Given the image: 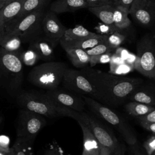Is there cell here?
Returning a JSON list of instances; mask_svg holds the SVG:
<instances>
[{"label": "cell", "mask_w": 155, "mask_h": 155, "mask_svg": "<svg viewBox=\"0 0 155 155\" xmlns=\"http://www.w3.org/2000/svg\"><path fill=\"white\" fill-rule=\"evenodd\" d=\"M129 15L140 25L153 27L155 24V0H134Z\"/></svg>", "instance_id": "obj_10"}, {"label": "cell", "mask_w": 155, "mask_h": 155, "mask_svg": "<svg viewBox=\"0 0 155 155\" xmlns=\"http://www.w3.org/2000/svg\"><path fill=\"white\" fill-rule=\"evenodd\" d=\"M47 124L44 116L35 112L21 108L16 122V137L34 143L39 132Z\"/></svg>", "instance_id": "obj_7"}, {"label": "cell", "mask_w": 155, "mask_h": 155, "mask_svg": "<svg viewBox=\"0 0 155 155\" xmlns=\"http://www.w3.org/2000/svg\"><path fill=\"white\" fill-rule=\"evenodd\" d=\"M140 125L145 130L154 133L155 134V122L149 123V122H139Z\"/></svg>", "instance_id": "obj_41"}, {"label": "cell", "mask_w": 155, "mask_h": 155, "mask_svg": "<svg viewBox=\"0 0 155 155\" xmlns=\"http://www.w3.org/2000/svg\"><path fill=\"white\" fill-rule=\"evenodd\" d=\"M133 147H134V150H135V151H136V153H137V155H147V154H145V153H143L142 151L139 150L136 147V145L133 146Z\"/></svg>", "instance_id": "obj_44"}, {"label": "cell", "mask_w": 155, "mask_h": 155, "mask_svg": "<svg viewBox=\"0 0 155 155\" xmlns=\"http://www.w3.org/2000/svg\"><path fill=\"white\" fill-rule=\"evenodd\" d=\"M139 122H155V108L147 114L137 117Z\"/></svg>", "instance_id": "obj_38"}, {"label": "cell", "mask_w": 155, "mask_h": 155, "mask_svg": "<svg viewBox=\"0 0 155 155\" xmlns=\"http://www.w3.org/2000/svg\"><path fill=\"white\" fill-rule=\"evenodd\" d=\"M134 68L148 78L155 79V41L151 33L142 36L136 44Z\"/></svg>", "instance_id": "obj_6"}, {"label": "cell", "mask_w": 155, "mask_h": 155, "mask_svg": "<svg viewBox=\"0 0 155 155\" xmlns=\"http://www.w3.org/2000/svg\"><path fill=\"white\" fill-rule=\"evenodd\" d=\"M154 108V106L134 101H130L125 105V109L127 113L129 115L136 117L144 116Z\"/></svg>", "instance_id": "obj_25"}, {"label": "cell", "mask_w": 155, "mask_h": 155, "mask_svg": "<svg viewBox=\"0 0 155 155\" xmlns=\"http://www.w3.org/2000/svg\"><path fill=\"white\" fill-rule=\"evenodd\" d=\"M131 155H137L133 147H131Z\"/></svg>", "instance_id": "obj_46"}, {"label": "cell", "mask_w": 155, "mask_h": 155, "mask_svg": "<svg viewBox=\"0 0 155 155\" xmlns=\"http://www.w3.org/2000/svg\"><path fill=\"white\" fill-rule=\"evenodd\" d=\"M112 54L111 52L104 53L98 56H90V67L95 66L97 64H106L110 63Z\"/></svg>", "instance_id": "obj_31"}, {"label": "cell", "mask_w": 155, "mask_h": 155, "mask_svg": "<svg viewBox=\"0 0 155 155\" xmlns=\"http://www.w3.org/2000/svg\"><path fill=\"white\" fill-rule=\"evenodd\" d=\"M0 46L8 51L19 54L21 46V39L8 33L5 29V26H0Z\"/></svg>", "instance_id": "obj_19"}, {"label": "cell", "mask_w": 155, "mask_h": 155, "mask_svg": "<svg viewBox=\"0 0 155 155\" xmlns=\"http://www.w3.org/2000/svg\"><path fill=\"white\" fill-rule=\"evenodd\" d=\"M98 34L92 32L82 25L67 28L62 39L66 41H76L97 36Z\"/></svg>", "instance_id": "obj_23"}, {"label": "cell", "mask_w": 155, "mask_h": 155, "mask_svg": "<svg viewBox=\"0 0 155 155\" xmlns=\"http://www.w3.org/2000/svg\"><path fill=\"white\" fill-rule=\"evenodd\" d=\"M99 155H124V148L120 150L113 151L107 147L101 145Z\"/></svg>", "instance_id": "obj_37"}, {"label": "cell", "mask_w": 155, "mask_h": 155, "mask_svg": "<svg viewBox=\"0 0 155 155\" xmlns=\"http://www.w3.org/2000/svg\"><path fill=\"white\" fill-rule=\"evenodd\" d=\"M113 50L109 47V45L105 42V40L102 42L98 44L94 47L88 49L86 51L87 53L90 56H98L104 53L111 52Z\"/></svg>", "instance_id": "obj_30"}, {"label": "cell", "mask_w": 155, "mask_h": 155, "mask_svg": "<svg viewBox=\"0 0 155 155\" xmlns=\"http://www.w3.org/2000/svg\"><path fill=\"white\" fill-rule=\"evenodd\" d=\"M71 64L76 68H83L87 67L90 62V56L85 50L76 48L63 47Z\"/></svg>", "instance_id": "obj_21"}, {"label": "cell", "mask_w": 155, "mask_h": 155, "mask_svg": "<svg viewBox=\"0 0 155 155\" xmlns=\"http://www.w3.org/2000/svg\"><path fill=\"white\" fill-rule=\"evenodd\" d=\"M48 1L49 0H26L19 13L15 19L21 18L33 11L44 8Z\"/></svg>", "instance_id": "obj_27"}, {"label": "cell", "mask_w": 155, "mask_h": 155, "mask_svg": "<svg viewBox=\"0 0 155 155\" xmlns=\"http://www.w3.org/2000/svg\"><path fill=\"white\" fill-rule=\"evenodd\" d=\"M83 134V155H99L101 144L91 131L82 122H78Z\"/></svg>", "instance_id": "obj_15"}, {"label": "cell", "mask_w": 155, "mask_h": 155, "mask_svg": "<svg viewBox=\"0 0 155 155\" xmlns=\"http://www.w3.org/2000/svg\"><path fill=\"white\" fill-rule=\"evenodd\" d=\"M87 127L91 131L101 145L116 151L124 148L116 136L96 119L88 114Z\"/></svg>", "instance_id": "obj_12"}, {"label": "cell", "mask_w": 155, "mask_h": 155, "mask_svg": "<svg viewBox=\"0 0 155 155\" xmlns=\"http://www.w3.org/2000/svg\"><path fill=\"white\" fill-rule=\"evenodd\" d=\"M88 10L107 25L115 27L113 22L114 5L113 3L94 7H88Z\"/></svg>", "instance_id": "obj_22"}, {"label": "cell", "mask_w": 155, "mask_h": 155, "mask_svg": "<svg viewBox=\"0 0 155 155\" xmlns=\"http://www.w3.org/2000/svg\"><path fill=\"white\" fill-rule=\"evenodd\" d=\"M45 93L56 105L67 107L79 112L85 111L86 104L79 94L58 88L47 90Z\"/></svg>", "instance_id": "obj_11"}, {"label": "cell", "mask_w": 155, "mask_h": 155, "mask_svg": "<svg viewBox=\"0 0 155 155\" xmlns=\"http://www.w3.org/2000/svg\"><path fill=\"white\" fill-rule=\"evenodd\" d=\"M13 0H0V8Z\"/></svg>", "instance_id": "obj_43"}, {"label": "cell", "mask_w": 155, "mask_h": 155, "mask_svg": "<svg viewBox=\"0 0 155 155\" xmlns=\"http://www.w3.org/2000/svg\"><path fill=\"white\" fill-rule=\"evenodd\" d=\"M134 0H117L114 3H113L116 5H120L128 9H130L131 4Z\"/></svg>", "instance_id": "obj_40"}, {"label": "cell", "mask_w": 155, "mask_h": 155, "mask_svg": "<svg viewBox=\"0 0 155 155\" xmlns=\"http://www.w3.org/2000/svg\"><path fill=\"white\" fill-rule=\"evenodd\" d=\"M42 155H64L61 149L56 144H52L48 147Z\"/></svg>", "instance_id": "obj_35"}, {"label": "cell", "mask_w": 155, "mask_h": 155, "mask_svg": "<svg viewBox=\"0 0 155 155\" xmlns=\"http://www.w3.org/2000/svg\"><path fill=\"white\" fill-rule=\"evenodd\" d=\"M128 100L155 107V90L142 85L129 96Z\"/></svg>", "instance_id": "obj_18"}, {"label": "cell", "mask_w": 155, "mask_h": 155, "mask_svg": "<svg viewBox=\"0 0 155 155\" xmlns=\"http://www.w3.org/2000/svg\"><path fill=\"white\" fill-rule=\"evenodd\" d=\"M81 71L95 88L98 102L107 106L122 104L143 82L141 78L115 75L91 67H84Z\"/></svg>", "instance_id": "obj_1"}, {"label": "cell", "mask_w": 155, "mask_h": 155, "mask_svg": "<svg viewBox=\"0 0 155 155\" xmlns=\"http://www.w3.org/2000/svg\"><path fill=\"white\" fill-rule=\"evenodd\" d=\"M41 28L44 35L56 45L63 38L67 28L60 22L56 13L50 10L44 13L41 21Z\"/></svg>", "instance_id": "obj_13"}, {"label": "cell", "mask_w": 155, "mask_h": 155, "mask_svg": "<svg viewBox=\"0 0 155 155\" xmlns=\"http://www.w3.org/2000/svg\"><path fill=\"white\" fill-rule=\"evenodd\" d=\"M2 120H3V117L2 116H0V125H1Z\"/></svg>", "instance_id": "obj_47"}, {"label": "cell", "mask_w": 155, "mask_h": 155, "mask_svg": "<svg viewBox=\"0 0 155 155\" xmlns=\"http://www.w3.org/2000/svg\"><path fill=\"white\" fill-rule=\"evenodd\" d=\"M23 64L19 54L0 47V88L16 97L22 91Z\"/></svg>", "instance_id": "obj_2"}, {"label": "cell", "mask_w": 155, "mask_h": 155, "mask_svg": "<svg viewBox=\"0 0 155 155\" xmlns=\"http://www.w3.org/2000/svg\"><path fill=\"white\" fill-rule=\"evenodd\" d=\"M105 35L98 34L96 36L76 41H66L63 39H61L59 41V43L62 48H76L87 50L104 41L105 40Z\"/></svg>", "instance_id": "obj_20"}, {"label": "cell", "mask_w": 155, "mask_h": 155, "mask_svg": "<svg viewBox=\"0 0 155 155\" xmlns=\"http://www.w3.org/2000/svg\"><path fill=\"white\" fill-rule=\"evenodd\" d=\"M96 28L99 31V34L100 35H109L116 31H118L119 30L115 27H112L104 23L100 24H99Z\"/></svg>", "instance_id": "obj_34"}, {"label": "cell", "mask_w": 155, "mask_h": 155, "mask_svg": "<svg viewBox=\"0 0 155 155\" xmlns=\"http://www.w3.org/2000/svg\"><path fill=\"white\" fill-rule=\"evenodd\" d=\"M151 155H155V151H154V152H153Z\"/></svg>", "instance_id": "obj_49"}, {"label": "cell", "mask_w": 155, "mask_h": 155, "mask_svg": "<svg viewBox=\"0 0 155 155\" xmlns=\"http://www.w3.org/2000/svg\"><path fill=\"white\" fill-rule=\"evenodd\" d=\"M116 1H117V0H112V2H113V3H114Z\"/></svg>", "instance_id": "obj_48"}, {"label": "cell", "mask_w": 155, "mask_h": 155, "mask_svg": "<svg viewBox=\"0 0 155 155\" xmlns=\"http://www.w3.org/2000/svg\"><path fill=\"white\" fill-rule=\"evenodd\" d=\"M88 5V7H99L107 4H109L112 2V0H85Z\"/></svg>", "instance_id": "obj_39"}, {"label": "cell", "mask_w": 155, "mask_h": 155, "mask_svg": "<svg viewBox=\"0 0 155 155\" xmlns=\"http://www.w3.org/2000/svg\"><path fill=\"white\" fill-rule=\"evenodd\" d=\"M81 155H83V154H81Z\"/></svg>", "instance_id": "obj_50"}, {"label": "cell", "mask_w": 155, "mask_h": 155, "mask_svg": "<svg viewBox=\"0 0 155 155\" xmlns=\"http://www.w3.org/2000/svg\"><path fill=\"white\" fill-rule=\"evenodd\" d=\"M134 68L133 66L126 63L125 62L117 66L111 71L109 72L115 75H125L131 72Z\"/></svg>", "instance_id": "obj_32"}, {"label": "cell", "mask_w": 155, "mask_h": 155, "mask_svg": "<svg viewBox=\"0 0 155 155\" xmlns=\"http://www.w3.org/2000/svg\"><path fill=\"white\" fill-rule=\"evenodd\" d=\"M33 145V143L16 137L12 147L15 150V155H35Z\"/></svg>", "instance_id": "obj_26"}, {"label": "cell", "mask_w": 155, "mask_h": 155, "mask_svg": "<svg viewBox=\"0 0 155 155\" xmlns=\"http://www.w3.org/2000/svg\"><path fill=\"white\" fill-rule=\"evenodd\" d=\"M10 139L8 136L1 135L0 136V151L8 152L10 151L12 149V147H10Z\"/></svg>", "instance_id": "obj_36"}, {"label": "cell", "mask_w": 155, "mask_h": 155, "mask_svg": "<svg viewBox=\"0 0 155 155\" xmlns=\"http://www.w3.org/2000/svg\"><path fill=\"white\" fill-rule=\"evenodd\" d=\"M44 8L33 11L21 18L16 19L11 25L6 24L5 30L21 39H31L37 36V33L41 28V21L44 15Z\"/></svg>", "instance_id": "obj_8"}, {"label": "cell", "mask_w": 155, "mask_h": 155, "mask_svg": "<svg viewBox=\"0 0 155 155\" xmlns=\"http://www.w3.org/2000/svg\"><path fill=\"white\" fill-rule=\"evenodd\" d=\"M15 99L21 108L35 112L48 118L59 117L56 105L45 93L22 90Z\"/></svg>", "instance_id": "obj_5"}, {"label": "cell", "mask_w": 155, "mask_h": 155, "mask_svg": "<svg viewBox=\"0 0 155 155\" xmlns=\"http://www.w3.org/2000/svg\"><path fill=\"white\" fill-rule=\"evenodd\" d=\"M86 105L97 116L114 127L120 133L124 140L130 146L137 145L136 135L126 120L108 106L101 104L90 97L81 96Z\"/></svg>", "instance_id": "obj_3"}, {"label": "cell", "mask_w": 155, "mask_h": 155, "mask_svg": "<svg viewBox=\"0 0 155 155\" xmlns=\"http://www.w3.org/2000/svg\"><path fill=\"white\" fill-rule=\"evenodd\" d=\"M62 85L67 90L80 96H85L98 101L95 88L81 70L67 68L62 80Z\"/></svg>", "instance_id": "obj_9"}, {"label": "cell", "mask_w": 155, "mask_h": 155, "mask_svg": "<svg viewBox=\"0 0 155 155\" xmlns=\"http://www.w3.org/2000/svg\"><path fill=\"white\" fill-rule=\"evenodd\" d=\"M67 68V64L62 62L42 63L31 69L27 80L33 85L47 90L54 89L58 88Z\"/></svg>", "instance_id": "obj_4"}, {"label": "cell", "mask_w": 155, "mask_h": 155, "mask_svg": "<svg viewBox=\"0 0 155 155\" xmlns=\"http://www.w3.org/2000/svg\"><path fill=\"white\" fill-rule=\"evenodd\" d=\"M128 15L129 9L120 5H114L113 22L117 29H125L130 25L131 21L128 18Z\"/></svg>", "instance_id": "obj_24"}, {"label": "cell", "mask_w": 155, "mask_h": 155, "mask_svg": "<svg viewBox=\"0 0 155 155\" xmlns=\"http://www.w3.org/2000/svg\"><path fill=\"white\" fill-rule=\"evenodd\" d=\"M143 147L147 155H151L155 151V134L148 137L143 142Z\"/></svg>", "instance_id": "obj_33"}, {"label": "cell", "mask_w": 155, "mask_h": 155, "mask_svg": "<svg viewBox=\"0 0 155 155\" xmlns=\"http://www.w3.org/2000/svg\"><path fill=\"white\" fill-rule=\"evenodd\" d=\"M84 8H88L85 0H56L51 3L50 10L56 14L73 12Z\"/></svg>", "instance_id": "obj_16"}, {"label": "cell", "mask_w": 155, "mask_h": 155, "mask_svg": "<svg viewBox=\"0 0 155 155\" xmlns=\"http://www.w3.org/2000/svg\"><path fill=\"white\" fill-rule=\"evenodd\" d=\"M0 155H15V150L13 147H12V149L10 151L5 152L0 151Z\"/></svg>", "instance_id": "obj_42"}, {"label": "cell", "mask_w": 155, "mask_h": 155, "mask_svg": "<svg viewBox=\"0 0 155 155\" xmlns=\"http://www.w3.org/2000/svg\"><path fill=\"white\" fill-rule=\"evenodd\" d=\"M125 36L118 31H116L111 34L105 35V41L109 47L114 50L118 48L125 41Z\"/></svg>", "instance_id": "obj_28"}, {"label": "cell", "mask_w": 155, "mask_h": 155, "mask_svg": "<svg viewBox=\"0 0 155 155\" xmlns=\"http://www.w3.org/2000/svg\"><path fill=\"white\" fill-rule=\"evenodd\" d=\"M26 0H13L0 8V26L14 19L21 10Z\"/></svg>", "instance_id": "obj_17"}, {"label": "cell", "mask_w": 155, "mask_h": 155, "mask_svg": "<svg viewBox=\"0 0 155 155\" xmlns=\"http://www.w3.org/2000/svg\"><path fill=\"white\" fill-rule=\"evenodd\" d=\"M153 33H151L152 34V36H153V39H154V41H155V24H154V25L153 26Z\"/></svg>", "instance_id": "obj_45"}, {"label": "cell", "mask_w": 155, "mask_h": 155, "mask_svg": "<svg viewBox=\"0 0 155 155\" xmlns=\"http://www.w3.org/2000/svg\"><path fill=\"white\" fill-rule=\"evenodd\" d=\"M55 46L56 45L45 36L44 37L36 36L30 41V48L36 53L39 59L44 61H50L53 59Z\"/></svg>", "instance_id": "obj_14"}, {"label": "cell", "mask_w": 155, "mask_h": 155, "mask_svg": "<svg viewBox=\"0 0 155 155\" xmlns=\"http://www.w3.org/2000/svg\"><path fill=\"white\" fill-rule=\"evenodd\" d=\"M19 57L22 64L27 66H32L35 65L38 60H39V56L30 47L27 50L20 53L19 54Z\"/></svg>", "instance_id": "obj_29"}]
</instances>
